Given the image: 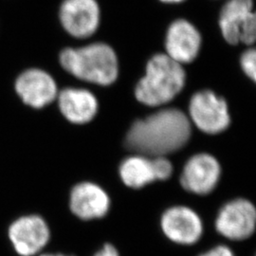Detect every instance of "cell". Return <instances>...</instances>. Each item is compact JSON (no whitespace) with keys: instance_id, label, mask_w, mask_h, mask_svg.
<instances>
[{"instance_id":"cell-15","label":"cell","mask_w":256,"mask_h":256,"mask_svg":"<svg viewBox=\"0 0 256 256\" xmlns=\"http://www.w3.org/2000/svg\"><path fill=\"white\" fill-rule=\"evenodd\" d=\"M120 176L126 186L140 189L156 180L151 156L136 154L124 158L120 165Z\"/></svg>"},{"instance_id":"cell-20","label":"cell","mask_w":256,"mask_h":256,"mask_svg":"<svg viewBox=\"0 0 256 256\" xmlns=\"http://www.w3.org/2000/svg\"><path fill=\"white\" fill-rule=\"evenodd\" d=\"M39 256H66V254H40Z\"/></svg>"},{"instance_id":"cell-5","label":"cell","mask_w":256,"mask_h":256,"mask_svg":"<svg viewBox=\"0 0 256 256\" xmlns=\"http://www.w3.org/2000/svg\"><path fill=\"white\" fill-rule=\"evenodd\" d=\"M10 241L20 256H36L50 239V227L42 216L28 214L12 221L8 229Z\"/></svg>"},{"instance_id":"cell-19","label":"cell","mask_w":256,"mask_h":256,"mask_svg":"<svg viewBox=\"0 0 256 256\" xmlns=\"http://www.w3.org/2000/svg\"><path fill=\"white\" fill-rule=\"evenodd\" d=\"M94 256H119L116 248L111 244H106L101 250H99Z\"/></svg>"},{"instance_id":"cell-11","label":"cell","mask_w":256,"mask_h":256,"mask_svg":"<svg viewBox=\"0 0 256 256\" xmlns=\"http://www.w3.org/2000/svg\"><path fill=\"white\" fill-rule=\"evenodd\" d=\"M202 36L187 20L174 21L168 28L165 41L166 54L178 64L192 62L200 54Z\"/></svg>"},{"instance_id":"cell-10","label":"cell","mask_w":256,"mask_h":256,"mask_svg":"<svg viewBox=\"0 0 256 256\" xmlns=\"http://www.w3.org/2000/svg\"><path fill=\"white\" fill-rule=\"evenodd\" d=\"M165 236L176 244H196L203 234L202 218L186 206H174L165 210L160 220Z\"/></svg>"},{"instance_id":"cell-12","label":"cell","mask_w":256,"mask_h":256,"mask_svg":"<svg viewBox=\"0 0 256 256\" xmlns=\"http://www.w3.org/2000/svg\"><path fill=\"white\" fill-rule=\"evenodd\" d=\"M70 207L72 214L80 220L102 218L110 210V196L95 183H79L70 192Z\"/></svg>"},{"instance_id":"cell-7","label":"cell","mask_w":256,"mask_h":256,"mask_svg":"<svg viewBox=\"0 0 256 256\" xmlns=\"http://www.w3.org/2000/svg\"><path fill=\"white\" fill-rule=\"evenodd\" d=\"M256 210L254 204L244 198L226 203L218 214L216 229L230 240L250 238L256 230Z\"/></svg>"},{"instance_id":"cell-18","label":"cell","mask_w":256,"mask_h":256,"mask_svg":"<svg viewBox=\"0 0 256 256\" xmlns=\"http://www.w3.org/2000/svg\"><path fill=\"white\" fill-rule=\"evenodd\" d=\"M200 256H234V254L230 248L226 246H216Z\"/></svg>"},{"instance_id":"cell-13","label":"cell","mask_w":256,"mask_h":256,"mask_svg":"<svg viewBox=\"0 0 256 256\" xmlns=\"http://www.w3.org/2000/svg\"><path fill=\"white\" fill-rule=\"evenodd\" d=\"M56 100L62 115L74 124H88L98 112V101L92 92L68 88L58 92Z\"/></svg>"},{"instance_id":"cell-9","label":"cell","mask_w":256,"mask_h":256,"mask_svg":"<svg viewBox=\"0 0 256 256\" xmlns=\"http://www.w3.org/2000/svg\"><path fill=\"white\" fill-rule=\"evenodd\" d=\"M100 8L96 0H64L59 18L64 30L72 36H92L100 24Z\"/></svg>"},{"instance_id":"cell-21","label":"cell","mask_w":256,"mask_h":256,"mask_svg":"<svg viewBox=\"0 0 256 256\" xmlns=\"http://www.w3.org/2000/svg\"><path fill=\"white\" fill-rule=\"evenodd\" d=\"M162 2L165 3H180V2H182L184 0H160Z\"/></svg>"},{"instance_id":"cell-3","label":"cell","mask_w":256,"mask_h":256,"mask_svg":"<svg viewBox=\"0 0 256 256\" xmlns=\"http://www.w3.org/2000/svg\"><path fill=\"white\" fill-rule=\"evenodd\" d=\"M185 82L182 64L166 54H156L148 61L146 75L138 82L135 95L147 106H162L182 92Z\"/></svg>"},{"instance_id":"cell-14","label":"cell","mask_w":256,"mask_h":256,"mask_svg":"<svg viewBox=\"0 0 256 256\" xmlns=\"http://www.w3.org/2000/svg\"><path fill=\"white\" fill-rule=\"evenodd\" d=\"M254 16L252 0H229L220 12V26L224 39L230 45L238 44L243 28Z\"/></svg>"},{"instance_id":"cell-2","label":"cell","mask_w":256,"mask_h":256,"mask_svg":"<svg viewBox=\"0 0 256 256\" xmlns=\"http://www.w3.org/2000/svg\"><path fill=\"white\" fill-rule=\"evenodd\" d=\"M59 61L66 72L86 82L110 86L118 78L117 55L104 43L64 48L60 54Z\"/></svg>"},{"instance_id":"cell-1","label":"cell","mask_w":256,"mask_h":256,"mask_svg":"<svg viewBox=\"0 0 256 256\" xmlns=\"http://www.w3.org/2000/svg\"><path fill=\"white\" fill-rule=\"evenodd\" d=\"M192 134L191 122L178 108H164L138 120L128 130V149L147 156H165L187 144Z\"/></svg>"},{"instance_id":"cell-17","label":"cell","mask_w":256,"mask_h":256,"mask_svg":"<svg viewBox=\"0 0 256 256\" xmlns=\"http://www.w3.org/2000/svg\"><path fill=\"white\" fill-rule=\"evenodd\" d=\"M243 72L252 81L256 80V52L254 48H248L240 59Z\"/></svg>"},{"instance_id":"cell-8","label":"cell","mask_w":256,"mask_h":256,"mask_svg":"<svg viewBox=\"0 0 256 256\" xmlns=\"http://www.w3.org/2000/svg\"><path fill=\"white\" fill-rule=\"evenodd\" d=\"M221 167L218 160L207 153L191 156L183 167L180 184L184 190L204 196L214 190L220 182Z\"/></svg>"},{"instance_id":"cell-6","label":"cell","mask_w":256,"mask_h":256,"mask_svg":"<svg viewBox=\"0 0 256 256\" xmlns=\"http://www.w3.org/2000/svg\"><path fill=\"white\" fill-rule=\"evenodd\" d=\"M14 90L21 101L34 110L50 104L59 92L52 75L38 68H28L19 74L14 81Z\"/></svg>"},{"instance_id":"cell-4","label":"cell","mask_w":256,"mask_h":256,"mask_svg":"<svg viewBox=\"0 0 256 256\" xmlns=\"http://www.w3.org/2000/svg\"><path fill=\"white\" fill-rule=\"evenodd\" d=\"M189 120L206 134H220L230 124L228 104L212 90L196 92L189 102Z\"/></svg>"},{"instance_id":"cell-16","label":"cell","mask_w":256,"mask_h":256,"mask_svg":"<svg viewBox=\"0 0 256 256\" xmlns=\"http://www.w3.org/2000/svg\"><path fill=\"white\" fill-rule=\"evenodd\" d=\"M152 158V156H151ZM156 180H166L173 173V165L165 156H153Z\"/></svg>"}]
</instances>
